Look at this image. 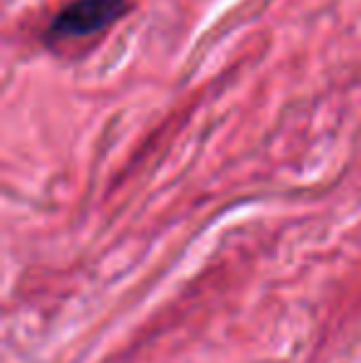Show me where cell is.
I'll return each mask as SVG.
<instances>
[{
    "label": "cell",
    "instance_id": "6da1fadb",
    "mask_svg": "<svg viewBox=\"0 0 361 363\" xmlns=\"http://www.w3.org/2000/svg\"><path fill=\"white\" fill-rule=\"evenodd\" d=\"M129 13V0H72L52 18L50 43H70L99 35Z\"/></svg>",
    "mask_w": 361,
    "mask_h": 363
}]
</instances>
